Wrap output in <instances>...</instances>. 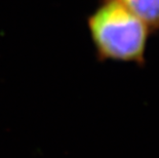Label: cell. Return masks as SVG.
<instances>
[{
    "label": "cell",
    "mask_w": 159,
    "mask_h": 158,
    "mask_svg": "<svg viewBox=\"0 0 159 158\" xmlns=\"http://www.w3.org/2000/svg\"><path fill=\"white\" fill-rule=\"evenodd\" d=\"M142 19L152 32L159 31V0H119Z\"/></svg>",
    "instance_id": "2"
},
{
    "label": "cell",
    "mask_w": 159,
    "mask_h": 158,
    "mask_svg": "<svg viewBox=\"0 0 159 158\" xmlns=\"http://www.w3.org/2000/svg\"><path fill=\"white\" fill-rule=\"evenodd\" d=\"M87 26L99 61L145 65L152 31L119 0H102L87 18Z\"/></svg>",
    "instance_id": "1"
}]
</instances>
